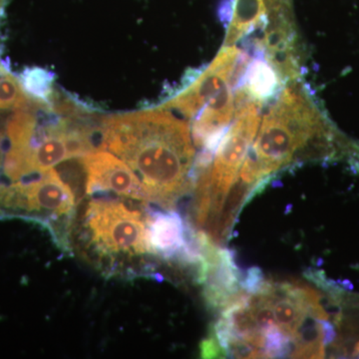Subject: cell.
Segmentation results:
<instances>
[{"mask_svg": "<svg viewBox=\"0 0 359 359\" xmlns=\"http://www.w3.org/2000/svg\"><path fill=\"white\" fill-rule=\"evenodd\" d=\"M6 0H0V16H1L2 13H4V6H6Z\"/></svg>", "mask_w": 359, "mask_h": 359, "instance_id": "obj_10", "label": "cell"}, {"mask_svg": "<svg viewBox=\"0 0 359 359\" xmlns=\"http://www.w3.org/2000/svg\"><path fill=\"white\" fill-rule=\"evenodd\" d=\"M77 237L92 257L109 269H120L153 254L148 219L121 201H88L78 222Z\"/></svg>", "mask_w": 359, "mask_h": 359, "instance_id": "obj_4", "label": "cell"}, {"mask_svg": "<svg viewBox=\"0 0 359 359\" xmlns=\"http://www.w3.org/2000/svg\"><path fill=\"white\" fill-rule=\"evenodd\" d=\"M353 355V358H359V341L358 342V344H356L355 347H354Z\"/></svg>", "mask_w": 359, "mask_h": 359, "instance_id": "obj_9", "label": "cell"}, {"mask_svg": "<svg viewBox=\"0 0 359 359\" xmlns=\"http://www.w3.org/2000/svg\"><path fill=\"white\" fill-rule=\"evenodd\" d=\"M86 174V194L112 193L149 203L147 193L137 175L117 156L96 149L80 159Z\"/></svg>", "mask_w": 359, "mask_h": 359, "instance_id": "obj_6", "label": "cell"}, {"mask_svg": "<svg viewBox=\"0 0 359 359\" xmlns=\"http://www.w3.org/2000/svg\"><path fill=\"white\" fill-rule=\"evenodd\" d=\"M347 160L359 171V145L330 121L308 90L290 81L264 116L244 168L264 186L273 174L299 161Z\"/></svg>", "mask_w": 359, "mask_h": 359, "instance_id": "obj_2", "label": "cell"}, {"mask_svg": "<svg viewBox=\"0 0 359 359\" xmlns=\"http://www.w3.org/2000/svg\"><path fill=\"white\" fill-rule=\"evenodd\" d=\"M237 111L211 164L196 177L194 221L201 233L221 245L230 236L233 218L247 203L238 188L241 168L261 125L264 102L250 98L240 87Z\"/></svg>", "mask_w": 359, "mask_h": 359, "instance_id": "obj_3", "label": "cell"}, {"mask_svg": "<svg viewBox=\"0 0 359 359\" xmlns=\"http://www.w3.org/2000/svg\"><path fill=\"white\" fill-rule=\"evenodd\" d=\"M39 102L26 93L18 78L0 65V111L23 109Z\"/></svg>", "mask_w": 359, "mask_h": 359, "instance_id": "obj_7", "label": "cell"}, {"mask_svg": "<svg viewBox=\"0 0 359 359\" xmlns=\"http://www.w3.org/2000/svg\"><path fill=\"white\" fill-rule=\"evenodd\" d=\"M75 198L54 169L27 182L0 185V208L46 222L70 219Z\"/></svg>", "mask_w": 359, "mask_h": 359, "instance_id": "obj_5", "label": "cell"}, {"mask_svg": "<svg viewBox=\"0 0 359 359\" xmlns=\"http://www.w3.org/2000/svg\"><path fill=\"white\" fill-rule=\"evenodd\" d=\"M101 145L124 161L145 188L149 203L173 207L194 182L195 148L188 124L167 108L107 116Z\"/></svg>", "mask_w": 359, "mask_h": 359, "instance_id": "obj_1", "label": "cell"}, {"mask_svg": "<svg viewBox=\"0 0 359 359\" xmlns=\"http://www.w3.org/2000/svg\"><path fill=\"white\" fill-rule=\"evenodd\" d=\"M23 89L34 100L50 103L54 94V74L42 68H26L20 75Z\"/></svg>", "mask_w": 359, "mask_h": 359, "instance_id": "obj_8", "label": "cell"}]
</instances>
